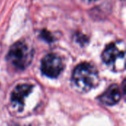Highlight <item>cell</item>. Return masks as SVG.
Instances as JSON below:
<instances>
[{
    "label": "cell",
    "mask_w": 126,
    "mask_h": 126,
    "mask_svg": "<svg viewBox=\"0 0 126 126\" xmlns=\"http://www.w3.org/2000/svg\"><path fill=\"white\" fill-rule=\"evenodd\" d=\"M32 49L23 42L13 44L7 53L9 62L18 70H24L27 68L32 62Z\"/></svg>",
    "instance_id": "2"
},
{
    "label": "cell",
    "mask_w": 126,
    "mask_h": 126,
    "mask_svg": "<svg viewBox=\"0 0 126 126\" xmlns=\"http://www.w3.org/2000/svg\"><path fill=\"white\" fill-rule=\"evenodd\" d=\"M121 98V91L120 87L116 85H111L100 97V100L106 105H114L117 104Z\"/></svg>",
    "instance_id": "6"
},
{
    "label": "cell",
    "mask_w": 126,
    "mask_h": 126,
    "mask_svg": "<svg viewBox=\"0 0 126 126\" xmlns=\"http://www.w3.org/2000/svg\"><path fill=\"white\" fill-rule=\"evenodd\" d=\"M83 1H85V2H86V3H90V2L95 1H97V0H83Z\"/></svg>",
    "instance_id": "7"
},
{
    "label": "cell",
    "mask_w": 126,
    "mask_h": 126,
    "mask_svg": "<svg viewBox=\"0 0 126 126\" xmlns=\"http://www.w3.org/2000/svg\"><path fill=\"white\" fill-rule=\"evenodd\" d=\"M63 65L61 59L53 53L47 55L41 62L43 74L50 78H56L63 71Z\"/></svg>",
    "instance_id": "4"
},
{
    "label": "cell",
    "mask_w": 126,
    "mask_h": 126,
    "mask_svg": "<svg viewBox=\"0 0 126 126\" xmlns=\"http://www.w3.org/2000/svg\"><path fill=\"white\" fill-rule=\"evenodd\" d=\"M124 45L121 43H111L109 45L102 54L103 62L115 71L125 69L126 55Z\"/></svg>",
    "instance_id": "3"
},
{
    "label": "cell",
    "mask_w": 126,
    "mask_h": 126,
    "mask_svg": "<svg viewBox=\"0 0 126 126\" xmlns=\"http://www.w3.org/2000/svg\"><path fill=\"white\" fill-rule=\"evenodd\" d=\"M33 87L31 85L22 84L17 85L11 94V103L18 111H21L25 105V102L32 91Z\"/></svg>",
    "instance_id": "5"
},
{
    "label": "cell",
    "mask_w": 126,
    "mask_h": 126,
    "mask_svg": "<svg viewBox=\"0 0 126 126\" xmlns=\"http://www.w3.org/2000/svg\"><path fill=\"white\" fill-rule=\"evenodd\" d=\"M72 81L79 91H88L98 84V72L92 65L87 62L81 63L75 68Z\"/></svg>",
    "instance_id": "1"
},
{
    "label": "cell",
    "mask_w": 126,
    "mask_h": 126,
    "mask_svg": "<svg viewBox=\"0 0 126 126\" xmlns=\"http://www.w3.org/2000/svg\"><path fill=\"white\" fill-rule=\"evenodd\" d=\"M18 126L17 125H12V126Z\"/></svg>",
    "instance_id": "8"
}]
</instances>
